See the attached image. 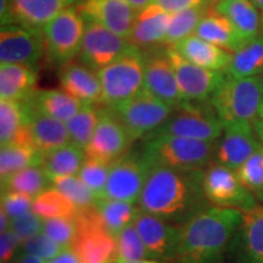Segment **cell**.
Instances as JSON below:
<instances>
[{"label":"cell","mask_w":263,"mask_h":263,"mask_svg":"<svg viewBox=\"0 0 263 263\" xmlns=\"http://www.w3.org/2000/svg\"><path fill=\"white\" fill-rule=\"evenodd\" d=\"M201 171H176L153 166L138 206L172 224L182 227L210 207L203 193Z\"/></svg>","instance_id":"cell-1"},{"label":"cell","mask_w":263,"mask_h":263,"mask_svg":"<svg viewBox=\"0 0 263 263\" xmlns=\"http://www.w3.org/2000/svg\"><path fill=\"white\" fill-rule=\"evenodd\" d=\"M239 210L210 206L180 227L174 263H224L236 230L244 222Z\"/></svg>","instance_id":"cell-2"},{"label":"cell","mask_w":263,"mask_h":263,"mask_svg":"<svg viewBox=\"0 0 263 263\" xmlns=\"http://www.w3.org/2000/svg\"><path fill=\"white\" fill-rule=\"evenodd\" d=\"M210 103L223 127L254 128L263 106V78L227 76Z\"/></svg>","instance_id":"cell-3"},{"label":"cell","mask_w":263,"mask_h":263,"mask_svg":"<svg viewBox=\"0 0 263 263\" xmlns=\"http://www.w3.org/2000/svg\"><path fill=\"white\" fill-rule=\"evenodd\" d=\"M217 141L156 136L145 138L141 155L151 167L176 171H201L213 162Z\"/></svg>","instance_id":"cell-4"},{"label":"cell","mask_w":263,"mask_h":263,"mask_svg":"<svg viewBox=\"0 0 263 263\" xmlns=\"http://www.w3.org/2000/svg\"><path fill=\"white\" fill-rule=\"evenodd\" d=\"M222 134L223 124L210 101H185L179 107L174 108L168 120L149 137L171 136L193 140L217 141Z\"/></svg>","instance_id":"cell-5"},{"label":"cell","mask_w":263,"mask_h":263,"mask_svg":"<svg viewBox=\"0 0 263 263\" xmlns=\"http://www.w3.org/2000/svg\"><path fill=\"white\" fill-rule=\"evenodd\" d=\"M97 73L103 88V104L114 107L144 88L145 54L141 49H134Z\"/></svg>","instance_id":"cell-6"},{"label":"cell","mask_w":263,"mask_h":263,"mask_svg":"<svg viewBox=\"0 0 263 263\" xmlns=\"http://www.w3.org/2000/svg\"><path fill=\"white\" fill-rule=\"evenodd\" d=\"M85 18L77 6H67L44 28L45 54L52 64H68L80 55Z\"/></svg>","instance_id":"cell-7"},{"label":"cell","mask_w":263,"mask_h":263,"mask_svg":"<svg viewBox=\"0 0 263 263\" xmlns=\"http://www.w3.org/2000/svg\"><path fill=\"white\" fill-rule=\"evenodd\" d=\"M108 108L122 122L133 141L149 137L174 111V107L159 100L144 88L128 100Z\"/></svg>","instance_id":"cell-8"},{"label":"cell","mask_w":263,"mask_h":263,"mask_svg":"<svg viewBox=\"0 0 263 263\" xmlns=\"http://www.w3.org/2000/svg\"><path fill=\"white\" fill-rule=\"evenodd\" d=\"M203 193L211 206L249 213L258 206L256 197L245 188L236 171L212 162L203 173Z\"/></svg>","instance_id":"cell-9"},{"label":"cell","mask_w":263,"mask_h":263,"mask_svg":"<svg viewBox=\"0 0 263 263\" xmlns=\"http://www.w3.org/2000/svg\"><path fill=\"white\" fill-rule=\"evenodd\" d=\"M78 235L72 249L82 263H114L116 239L105 229L94 207L81 210L77 216Z\"/></svg>","instance_id":"cell-10"},{"label":"cell","mask_w":263,"mask_h":263,"mask_svg":"<svg viewBox=\"0 0 263 263\" xmlns=\"http://www.w3.org/2000/svg\"><path fill=\"white\" fill-rule=\"evenodd\" d=\"M134 49L138 48L127 38L121 37L97 22L85 20L83 44L78 60L98 72Z\"/></svg>","instance_id":"cell-11"},{"label":"cell","mask_w":263,"mask_h":263,"mask_svg":"<svg viewBox=\"0 0 263 263\" xmlns=\"http://www.w3.org/2000/svg\"><path fill=\"white\" fill-rule=\"evenodd\" d=\"M150 171L151 166L141 153L128 151L111 163L104 197L138 203Z\"/></svg>","instance_id":"cell-12"},{"label":"cell","mask_w":263,"mask_h":263,"mask_svg":"<svg viewBox=\"0 0 263 263\" xmlns=\"http://www.w3.org/2000/svg\"><path fill=\"white\" fill-rule=\"evenodd\" d=\"M166 52L176 72L184 100L192 103H209L227 78L226 72L200 67L185 60L172 47L166 48Z\"/></svg>","instance_id":"cell-13"},{"label":"cell","mask_w":263,"mask_h":263,"mask_svg":"<svg viewBox=\"0 0 263 263\" xmlns=\"http://www.w3.org/2000/svg\"><path fill=\"white\" fill-rule=\"evenodd\" d=\"M134 141L118 117L108 107L100 108L94 136L85 147L88 157L112 163L128 153Z\"/></svg>","instance_id":"cell-14"},{"label":"cell","mask_w":263,"mask_h":263,"mask_svg":"<svg viewBox=\"0 0 263 263\" xmlns=\"http://www.w3.org/2000/svg\"><path fill=\"white\" fill-rule=\"evenodd\" d=\"M45 52L44 33L12 24L2 26L0 31V62L18 64L37 68Z\"/></svg>","instance_id":"cell-15"},{"label":"cell","mask_w":263,"mask_h":263,"mask_svg":"<svg viewBox=\"0 0 263 263\" xmlns=\"http://www.w3.org/2000/svg\"><path fill=\"white\" fill-rule=\"evenodd\" d=\"M134 226L149 251L150 258L174 263L178 252L180 227L140 211Z\"/></svg>","instance_id":"cell-16"},{"label":"cell","mask_w":263,"mask_h":263,"mask_svg":"<svg viewBox=\"0 0 263 263\" xmlns=\"http://www.w3.org/2000/svg\"><path fill=\"white\" fill-rule=\"evenodd\" d=\"M144 89L174 108L185 103L166 49L145 54Z\"/></svg>","instance_id":"cell-17"},{"label":"cell","mask_w":263,"mask_h":263,"mask_svg":"<svg viewBox=\"0 0 263 263\" xmlns=\"http://www.w3.org/2000/svg\"><path fill=\"white\" fill-rule=\"evenodd\" d=\"M261 146L254 128L223 127V134L217 140L213 162L236 171Z\"/></svg>","instance_id":"cell-18"},{"label":"cell","mask_w":263,"mask_h":263,"mask_svg":"<svg viewBox=\"0 0 263 263\" xmlns=\"http://www.w3.org/2000/svg\"><path fill=\"white\" fill-rule=\"evenodd\" d=\"M228 254L229 263H263V205L245 213Z\"/></svg>","instance_id":"cell-19"},{"label":"cell","mask_w":263,"mask_h":263,"mask_svg":"<svg viewBox=\"0 0 263 263\" xmlns=\"http://www.w3.org/2000/svg\"><path fill=\"white\" fill-rule=\"evenodd\" d=\"M85 20L128 38L138 12L124 0H83L77 6Z\"/></svg>","instance_id":"cell-20"},{"label":"cell","mask_w":263,"mask_h":263,"mask_svg":"<svg viewBox=\"0 0 263 263\" xmlns=\"http://www.w3.org/2000/svg\"><path fill=\"white\" fill-rule=\"evenodd\" d=\"M61 89L84 105L103 104V88L98 73L81 62H68L59 72Z\"/></svg>","instance_id":"cell-21"},{"label":"cell","mask_w":263,"mask_h":263,"mask_svg":"<svg viewBox=\"0 0 263 263\" xmlns=\"http://www.w3.org/2000/svg\"><path fill=\"white\" fill-rule=\"evenodd\" d=\"M24 103L27 110V126L32 145L42 156L71 143L66 122L38 112L26 101Z\"/></svg>","instance_id":"cell-22"},{"label":"cell","mask_w":263,"mask_h":263,"mask_svg":"<svg viewBox=\"0 0 263 263\" xmlns=\"http://www.w3.org/2000/svg\"><path fill=\"white\" fill-rule=\"evenodd\" d=\"M171 18V12L166 11L155 3H151L137 14L133 28L127 39L138 49L161 44L168 31Z\"/></svg>","instance_id":"cell-23"},{"label":"cell","mask_w":263,"mask_h":263,"mask_svg":"<svg viewBox=\"0 0 263 263\" xmlns=\"http://www.w3.org/2000/svg\"><path fill=\"white\" fill-rule=\"evenodd\" d=\"M65 8V0H10L12 24L39 33Z\"/></svg>","instance_id":"cell-24"},{"label":"cell","mask_w":263,"mask_h":263,"mask_svg":"<svg viewBox=\"0 0 263 263\" xmlns=\"http://www.w3.org/2000/svg\"><path fill=\"white\" fill-rule=\"evenodd\" d=\"M172 48L179 52L185 60L207 70L226 72L232 60V52L217 47L212 43L203 41L202 38L195 34L189 35L188 38L177 43Z\"/></svg>","instance_id":"cell-25"},{"label":"cell","mask_w":263,"mask_h":263,"mask_svg":"<svg viewBox=\"0 0 263 263\" xmlns=\"http://www.w3.org/2000/svg\"><path fill=\"white\" fill-rule=\"evenodd\" d=\"M194 34L232 54L246 43L232 22L213 8L207 10Z\"/></svg>","instance_id":"cell-26"},{"label":"cell","mask_w":263,"mask_h":263,"mask_svg":"<svg viewBox=\"0 0 263 263\" xmlns=\"http://www.w3.org/2000/svg\"><path fill=\"white\" fill-rule=\"evenodd\" d=\"M37 72L18 64H0V99L26 101L35 91Z\"/></svg>","instance_id":"cell-27"},{"label":"cell","mask_w":263,"mask_h":263,"mask_svg":"<svg viewBox=\"0 0 263 263\" xmlns=\"http://www.w3.org/2000/svg\"><path fill=\"white\" fill-rule=\"evenodd\" d=\"M26 103L33 110L62 122L70 121L84 105L62 89L35 90Z\"/></svg>","instance_id":"cell-28"},{"label":"cell","mask_w":263,"mask_h":263,"mask_svg":"<svg viewBox=\"0 0 263 263\" xmlns=\"http://www.w3.org/2000/svg\"><path fill=\"white\" fill-rule=\"evenodd\" d=\"M31 144L24 101L0 99V144Z\"/></svg>","instance_id":"cell-29"},{"label":"cell","mask_w":263,"mask_h":263,"mask_svg":"<svg viewBox=\"0 0 263 263\" xmlns=\"http://www.w3.org/2000/svg\"><path fill=\"white\" fill-rule=\"evenodd\" d=\"M213 9L226 16L246 42L261 32V17L251 0H217Z\"/></svg>","instance_id":"cell-30"},{"label":"cell","mask_w":263,"mask_h":263,"mask_svg":"<svg viewBox=\"0 0 263 263\" xmlns=\"http://www.w3.org/2000/svg\"><path fill=\"white\" fill-rule=\"evenodd\" d=\"M226 73L233 78L257 77L263 73V32L233 52Z\"/></svg>","instance_id":"cell-31"},{"label":"cell","mask_w":263,"mask_h":263,"mask_svg":"<svg viewBox=\"0 0 263 263\" xmlns=\"http://www.w3.org/2000/svg\"><path fill=\"white\" fill-rule=\"evenodd\" d=\"M99 217L105 227V229L116 239V236L128 226L136 222L141 210L138 203H130L120 200L101 197L95 203Z\"/></svg>","instance_id":"cell-32"},{"label":"cell","mask_w":263,"mask_h":263,"mask_svg":"<svg viewBox=\"0 0 263 263\" xmlns=\"http://www.w3.org/2000/svg\"><path fill=\"white\" fill-rule=\"evenodd\" d=\"M85 159L87 154L82 147L68 143L67 145L43 155L41 164L50 179H54L59 177L77 176Z\"/></svg>","instance_id":"cell-33"},{"label":"cell","mask_w":263,"mask_h":263,"mask_svg":"<svg viewBox=\"0 0 263 263\" xmlns=\"http://www.w3.org/2000/svg\"><path fill=\"white\" fill-rule=\"evenodd\" d=\"M51 179L42 164H33L2 180V192H15L35 199L50 188Z\"/></svg>","instance_id":"cell-34"},{"label":"cell","mask_w":263,"mask_h":263,"mask_svg":"<svg viewBox=\"0 0 263 263\" xmlns=\"http://www.w3.org/2000/svg\"><path fill=\"white\" fill-rule=\"evenodd\" d=\"M42 163V155L31 144L12 143L0 147V178L5 179L18 171Z\"/></svg>","instance_id":"cell-35"},{"label":"cell","mask_w":263,"mask_h":263,"mask_svg":"<svg viewBox=\"0 0 263 263\" xmlns=\"http://www.w3.org/2000/svg\"><path fill=\"white\" fill-rule=\"evenodd\" d=\"M32 211L47 221L52 218L77 217L80 210L68 197H66L57 188L50 186L33 200Z\"/></svg>","instance_id":"cell-36"},{"label":"cell","mask_w":263,"mask_h":263,"mask_svg":"<svg viewBox=\"0 0 263 263\" xmlns=\"http://www.w3.org/2000/svg\"><path fill=\"white\" fill-rule=\"evenodd\" d=\"M207 10H209V6L202 5L172 14L168 31L164 35L161 45H163V47H173L177 43L182 42L183 39L194 34Z\"/></svg>","instance_id":"cell-37"},{"label":"cell","mask_w":263,"mask_h":263,"mask_svg":"<svg viewBox=\"0 0 263 263\" xmlns=\"http://www.w3.org/2000/svg\"><path fill=\"white\" fill-rule=\"evenodd\" d=\"M99 117L100 108L97 107V105H83L81 110L66 122L71 143L85 151L97 129Z\"/></svg>","instance_id":"cell-38"},{"label":"cell","mask_w":263,"mask_h":263,"mask_svg":"<svg viewBox=\"0 0 263 263\" xmlns=\"http://www.w3.org/2000/svg\"><path fill=\"white\" fill-rule=\"evenodd\" d=\"M147 258H150L149 251L134 223L120 232V234L116 236L115 262L140 261Z\"/></svg>","instance_id":"cell-39"},{"label":"cell","mask_w":263,"mask_h":263,"mask_svg":"<svg viewBox=\"0 0 263 263\" xmlns=\"http://www.w3.org/2000/svg\"><path fill=\"white\" fill-rule=\"evenodd\" d=\"M51 184L54 188L68 197L80 211L94 207L97 203V197L93 192L85 185L78 176L59 177V178L51 179Z\"/></svg>","instance_id":"cell-40"},{"label":"cell","mask_w":263,"mask_h":263,"mask_svg":"<svg viewBox=\"0 0 263 263\" xmlns=\"http://www.w3.org/2000/svg\"><path fill=\"white\" fill-rule=\"evenodd\" d=\"M236 174L245 188L263 205V145L236 170Z\"/></svg>","instance_id":"cell-41"},{"label":"cell","mask_w":263,"mask_h":263,"mask_svg":"<svg viewBox=\"0 0 263 263\" xmlns=\"http://www.w3.org/2000/svg\"><path fill=\"white\" fill-rule=\"evenodd\" d=\"M110 168L111 163L87 156L83 166H82L81 171L77 174L83 180L85 185L93 192L97 200L104 197L108 176H110Z\"/></svg>","instance_id":"cell-42"},{"label":"cell","mask_w":263,"mask_h":263,"mask_svg":"<svg viewBox=\"0 0 263 263\" xmlns=\"http://www.w3.org/2000/svg\"><path fill=\"white\" fill-rule=\"evenodd\" d=\"M43 232L62 248H72L78 235V219L77 217L47 219Z\"/></svg>","instance_id":"cell-43"},{"label":"cell","mask_w":263,"mask_h":263,"mask_svg":"<svg viewBox=\"0 0 263 263\" xmlns=\"http://www.w3.org/2000/svg\"><path fill=\"white\" fill-rule=\"evenodd\" d=\"M65 248L55 242L50 236H48L44 232L39 233V234L32 236L26 240H22L21 249L20 251L26 252V254H31L38 256L44 259V261L50 262L57 256H59L64 251Z\"/></svg>","instance_id":"cell-44"},{"label":"cell","mask_w":263,"mask_h":263,"mask_svg":"<svg viewBox=\"0 0 263 263\" xmlns=\"http://www.w3.org/2000/svg\"><path fill=\"white\" fill-rule=\"evenodd\" d=\"M32 197L24 194L15 192H2V206L0 209L4 210L11 219L20 217L25 213L32 211L33 206Z\"/></svg>","instance_id":"cell-45"},{"label":"cell","mask_w":263,"mask_h":263,"mask_svg":"<svg viewBox=\"0 0 263 263\" xmlns=\"http://www.w3.org/2000/svg\"><path fill=\"white\" fill-rule=\"evenodd\" d=\"M44 228V219H42L33 211L11 219V228L22 240L39 234Z\"/></svg>","instance_id":"cell-46"},{"label":"cell","mask_w":263,"mask_h":263,"mask_svg":"<svg viewBox=\"0 0 263 263\" xmlns=\"http://www.w3.org/2000/svg\"><path fill=\"white\" fill-rule=\"evenodd\" d=\"M22 239L12 229L0 233V259L2 263L14 261L21 249Z\"/></svg>","instance_id":"cell-47"},{"label":"cell","mask_w":263,"mask_h":263,"mask_svg":"<svg viewBox=\"0 0 263 263\" xmlns=\"http://www.w3.org/2000/svg\"><path fill=\"white\" fill-rule=\"evenodd\" d=\"M207 2L209 0H153V3L160 5L161 8L171 12V14H176V12L183 11L186 9L207 5Z\"/></svg>","instance_id":"cell-48"},{"label":"cell","mask_w":263,"mask_h":263,"mask_svg":"<svg viewBox=\"0 0 263 263\" xmlns=\"http://www.w3.org/2000/svg\"><path fill=\"white\" fill-rule=\"evenodd\" d=\"M48 263H82L81 258L78 257L77 252L72 248L65 249L60 255L57 256L54 259H51Z\"/></svg>","instance_id":"cell-49"},{"label":"cell","mask_w":263,"mask_h":263,"mask_svg":"<svg viewBox=\"0 0 263 263\" xmlns=\"http://www.w3.org/2000/svg\"><path fill=\"white\" fill-rule=\"evenodd\" d=\"M12 263H48V262L44 261V259L41 257H38V256L26 254V252L20 251L14 261H12Z\"/></svg>","instance_id":"cell-50"},{"label":"cell","mask_w":263,"mask_h":263,"mask_svg":"<svg viewBox=\"0 0 263 263\" xmlns=\"http://www.w3.org/2000/svg\"><path fill=\"white\" fill-rule=\"evenodd\" d=\"M11 228V218L4 210L0 209V233H4Z\"/></svg>","instance_id":"cell-51"},{"label":"cell","mask_w":263,"mask_h":263,"mask_svg":"<svg viewBox=\"0 0 263 263\" xmlns=\"http://www.w3.org/2000/svg\"><path fill=\"white\" fill-rule=\"evenodd\" d=\"M124 2H127L137 12H139L140 10L149 6L153 3V0H124Z\"/></svg>","instance_id":"cell-52"},{"label":"cell","mask_w":263,"mask_h":263,"mask_svg":"<svg viewBox=\"0 0 263 263\" xmlns=\"http://www.w3.org/2000/svg\"><path fill=\"white\" fill-rule=\"evenodd\" d=\"M254 130H255L256 136L258 137L259 141H261L262 145H263V122L262 121H259V120L256 121V123L254 126Z\"/></svg>","instance_id":"cell-53"},{"label":"cell","mask_w":263,"mask_h":263,"mask_svg":"<svg viewBox=\"0 0 263 263\" xmlns=\"http://www.w3.org/2000/svg\"><path fill=\"white\" fill-rule=\"evenodd\" d=\"M115 263H172V262L157 261V259L147 258V259H140V261H130V262H115Z\"/></svg>","instance_id":"cell-54"},{"label":"cell","mask_w":263,"mask_h":263,"mask_svg":"<svg viewBox=\"0 0 263 263\" xmlns=\"http://www.w3.org/2000/svg\"><path fill=\"white\" fill-rule=\"evenodd\" d=\"M252 4L256 6V9L259 10L263 15V0H251Z\"/></svg>","instance_id":"cell-55"},{"label":"cell","mask_w":263,"mask_h":263,"mask_svg":"<svg viewBox=\"0 0 263 263\" xmlns=\"http://www.w3.org/2000/svg\"><path fill=\"white\" fill-rule=\"evenodd\" d=\"M65 2L66 4H67V6H72V5L78 6L82 2H83V0H65Z\"/></svg>","instance_id":"cell-56"},{"label":"cell","mask_w":263,"mask_h":263,"mask_svg":"<svg viewBox=\"0 0 263 263\" xmlns=\"http://www.w3.org/2000/svg\"><path fill=\"white\" fill-rule=\"evenodd\" d=\"M258 120H259V121H262V122H263V106H262V108H261V112H259V117H258Z\"/></svg>","instance_id":"cell-57"},{"label":"cell","mask_w":263,"mask_h":263,"mask_svg":"<svg viewBox=\"0 0 263 263\" xmlns=\"http://www.w3.org/2000/svg\"><path fill=\"white\" fill-rule=\"evenodd\" d=\"M262 21H263V18H262Z\"/></svg>","instance_id":"cell-58"}]
</instances>
